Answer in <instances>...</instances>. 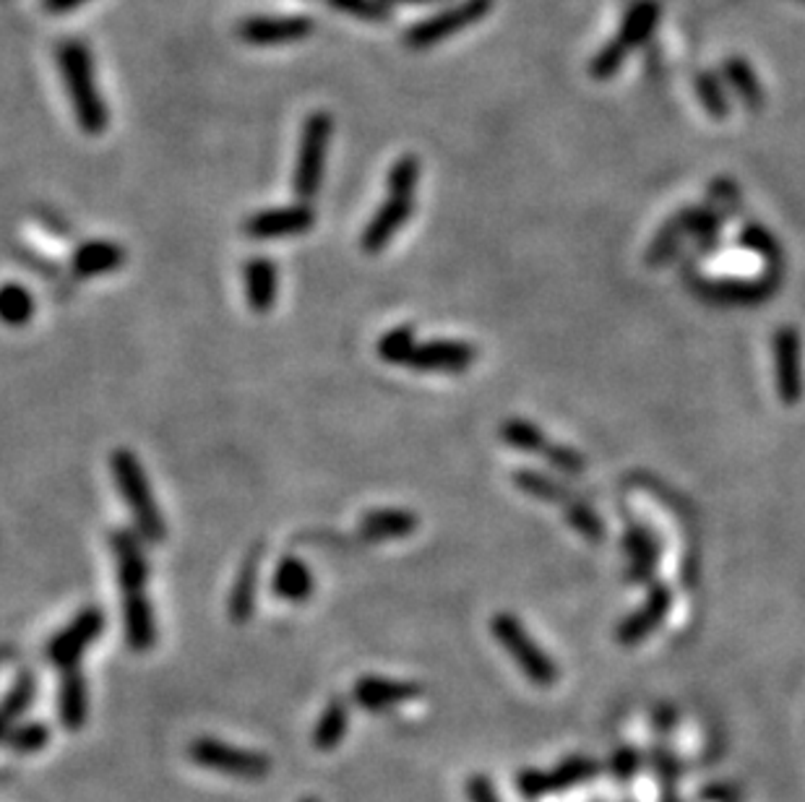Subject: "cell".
<instances>
[{
	"mask_svg": "<svg viewBox=\"0 0 805 802\" xmlns=\"http://www.w3.org/2000/svg\"><path fill=\"white\" fill-rule=\"evenodd\" d=\"M707 204L715 206L722 217H733V214L741 211L743 206V193L737 189L735 180L730 178H717L711 180L709 193H707Z\"/></svg>",
	"mask_w": 805,
	"mask_h": 802,
	"instance_id": "cell-43",
	"label": "cell"
},
{
	"mask_svg": "<svg viewBox=\"0 0 805 802\" xmlns=\"http://www.w3.org/2000/svg\"><path fill=\"white\" fill-rule=\"evenodd\" d=\"M467 800L469 802H501L496 785L488 774H472L467 779Z\"/></svg>",
	"mask_w": 805,
	"mask_h": 802,
	"instance_id": "cell-47",
	"label": "cell"
},
{
	"mask_svg": "<svg viewBox=\"0 0 805 802\" xmlns=\"http://www.w3.org/2000/svg\"><path fill=\"white\" fill-rule=\"evenodd\" d=\"M511 483H514L516 490H522L524 496L542 500V503L563 506L565 500L574 498V493H571L569 485L537 470H516L514 474H511Z\"/></svg>",
	"mask_w": 805,
	"mask_h": 802,
	"instance_id": "cell-31",
	"label": "cell"
},
{
	"mask_svg": "<svg viewBox=\"0 0 805 802\" xmlns=\"http://www.w3.org/2000/svg\"><path fill=\"white\" fill-rule=\"evenodd\" d=\"M625 58H629V56H625V52L618 48V45L608 42L600 52H597L595 58L589 60V76L597 78V82H608V78H613L615 73L623 69Z\"/></svg>",
	"mask_w": 805,
	"mask_h": 802,
	"instance_id": "cell-45",
	"label": "cell"
},
{
	"mask_svg": "<svg viewBox=\"0 0 805 802\" xmlns=\"http://www.w3.org/2000/svg\"><path fill=\"white\" fill-rule=\"evenodd\" d=\"M563 508V517L569 521V526L574 530L578 537H584L591 545H600L605 537H608V530H605V521L600 519V513L589 506V500L584 498H569Z\"/></svg>",
	"mask_w": 805,
	"mask_h": 802,
	"instance_id": "cell-32",
	"label": "cell"
},
{
	"mask_svg": "<svg viewBox=\"0 0 805 802\" xmlns=\"http://www.w3.org/2000/svg\"><path fill=\"white\" fill-rule=\"evenodd\" d=\"M142 534L125 530V526H115L108 534V543L115 558V579L123 594L144 592L151 576L149 555L142 547Z\"/></svg>",
	"mask_w": 805,
	"mask_h": 802,
	"instance_id": "cell-14",
	"label": "cell"
},
{
	"mask_svg": "<svg viewBox=\"0 0 805 802\" xmlns=\"http://www.w3.org/2000/svg\"><path fill=\"white\" fill-rule=\"evenodd\" d=\"M423 162L417 154H402L397 157L389 167V175H386V193H394V196H415L417 183H420Z\"/></svg>",
	"mask_w": 805,
	"mask_h": 802,
	"instance_id": "cell-38",
	"label": "cell"
},
{
	"mask_svg": "<svg viewBox=\"0 0 805 802\" xmlns=\"http://www.w3.org/2000/svg\"><path fill=\"white\" fill-rule=\"evenodd\" d=\"M801 3H805V0H801Z\"/></svg>",
	"mask_w": 805,
	"mask_h": 802,
	"instance_id": "cell-53",
	"label": "cell"
},
{
	"mask_svg": "<svg viewBox=\"0 0 805 802\" xmlns=\"http://www.w3.org/2000/svg\"><path fill=\"white\" fill-rule=\"evenodd\" d=\"M496 9V0H456V3L438 9L428 16L412 22L404 29V45L410 50L423 52L436 48V45L446 42V39L462 35V32L472 29L475 24L485 22L490 16V11Z\"/></svg>",
	"mask_w": 805,
	"mask_h": 802,
	"instance_id": "cell-4",
	"label": "cell"
},
{
	"mask_svg": "<svg viewBox=\"0 0 805 802\" xmlns=\"http://www.w3.org/2000/svg\"><path fill=\"white\" fill-rule=\"evenodd\" d=\"M638 764H642V761H638V753L634 751V748H618L613 755V764L610 766H613V774L618 781H631L636 777Z\"/></svg>",
	"mask_w": 805,
	"mask_h": 802,
	"instance_id": "cell-48",
	"label": "cell"
},
{
	"mask_svg": "<svg viewBox=\"0 0 805 802\" xmlns=\"http://www.w3.org/2000/svg\"><path fill=\"white\" fill-rule=\"evenodd\" d=\"M670 607H673V592H670V586L655 584L649 590L647 599L638 605V610H634L629 618H623L621 623H618L615 641L621 646H636L638 641L651 636V633L662 625Z\"/></svg>",
	"mask_w": 805,
	"mask_h": 802,
	"instance_id": "cell-16",
	"label": "cell"
},
{
	"mask_svg": "<svg viewBox=\"0 0 805 802\" xmlns=\"http://www.w3.org/2000/svg\"><path fill=\"white\" fill-rule=\"evenodd\" d=\"M391 5H423V3H441V0H389Z\"/></svg>",
	"mask_w": 805,
	"mask_h": 802,
	"instance_id": "cell-51",
	"label": "cell"
},
{
	"mask_svg": "<svg viewBox=\"0 0 805 802\" xmlns=\"http://www.w3.org/2000/svg\"><path fill=\"white\" fill-rule=\"evenodd\" d=\"M37 222L42 224L45 230H50L52 235H56V238L69 240V238L73 235L71 224L65 222L63 214H58V211H52V209H39V211H37Z\"/></svg>",
	"mask_w": 805,
	"mask_h": 802,
	"instance_id": "cell-49",
	"label": "cell"
},
{
	"mask_svg": "<svg viewBox=\"0 0 805 802\" xmlns=\"http://www.w3.org/2000/svg\"><path fill=\"white\" fill-rule=\"evenodd\" d=\"M110 472L115 479L118 493L123 503L129 506L136 532L142 534L149 545L164 543L168 537V524H164L162 511H159L155 493H151L149 477H146L142 461L131 449H115L110 453Z\"/></svg>",
	"mask_w": 805,
	"mask_h": 802,
	"instance_id": "cell-2",
	"label": "cell"
},
{
	"mask_svg": "<svg viewBox=\"0 0 805 802\" xmlns=\"http://www.w3.org/2000/svg\"><path fill=\"white\" fill-rule=\"evenodd\" d=\"M350 727V706L347 701L334 696L329 704L324 706L321 717H318L316 727H313V745L318 751H334V748L342 745L344 734H347Z\"/></svg>",
	"mask_w": 805,
	"mask_h": 802,
	"instance_id": "cell-30",
	"label": "cell"
},
{
	"mask_svg": "<svg viewBox=\"0 0 805 802\" xmlns=\"http://www.w3.org/2000/svg\"><path fill=\"white\" fill-rule=\"evenodd\" d=\"M678 219H681L685 235L694 240L698 248H715L717 240H720V227L724 222V217L715 206H685V209L678 211Z\"/></svg>",
	"mask_w": 805,
	"mask_h": 802,
	"instance_id": "cell-29",
	"label": "cell"
},
{
	"mask_svg": "<svg viewBox=\"0 0 805 802\" xmlns=\"http://www.w3.org/2000/svg\"><path fill=\"white\" fill-rule=\"evenodd\" d=\"M56 714L63 730L78 732L89 719V683H86L84 672L69 670L61 672L56 693Z\"/></svg>",
	"mask_w": 805,
	"mask_h": 802,
	"instance_id": "cell-23",
	"label": "cell"
},
{
	"mask_svg": "<svg viewBox=\"0 0 805 802\" xmlns=\"http://www.w3.org/2000/svg\"><path fill=\"white\" fill-rule=\"evenodd\" d=\"M498 438H501L509 449H514L519 453H532V457H545L550 446H553L548 433L527 417L503 420L501 427H498Z\"/></svg>",
	"mask_w": 805,
	"mask_h": 802,
	"instance_id": "cell-28",
	"label": "cell"
},
{
	"mask_svg": "<svg viewBox=\"0 0 805 802\" xmlns=\"http://www.w3.org/2000/svg\"><path fill=\"white\" fill-rule=\"evenodd\" d=\"M37 696V678L32 670H19L16 680L9 688L3 701V730H9L11 725L22 721V717L29 712V706L35 704Z\"/></svg>",
	"mask_w": 805,
	"mask_h": 802,
	"instance_id": "cell-34",
	"label": "cell"
},
{
	"mask_svg": "<svg viewBox=\"0 0 805 802\" xmlns=\"http://www.w3.org/2000/svg\"><path fill=\"white\" fill-rule=\"evenodd\" d=\"M685 238L688 235H685L681 219H678V214H675L673 219H668V222L660 227V232H657L655 240H651L647 256H644V264H647L649 269H660V266L670 264V260L678 256V251H681Z\"/></svg>",
	"mask_w": 805,
	"mask_h": 802,
	"instance_id": "cell-35",
	"label": "cell"
},
{
	"mask_svg": "<svg viewBox=\"0 0 805 802\" xmlns=\"http://www.w3.org/2000/svg\"><path fill=\"white\" fill-rule=\"evenodd\" d=\"M13 256H16L19 264H24L26 269L39 274V277H45V279H56L58 277V266L52 264L50 258L39 256L37 251L26 248V245H13Z\"/></svg>",
	"mask_w": 805,
	"mask_h": 802,
	"instance_id": "cell-46",
	"label": "cell"
},
{
	"mask_svg": "<svg viewBox=\"0 0 805 802\" xmlns=\"http://www.w3.org/2000/svg\"><path fill=\"white\" fill-rule=\"evenodd\" d=\"M50 725L48 721H16L11 725L9 730H3V743L9 748L11 753L19 755H29V753H39L42 748H48L50 743Z\"/></svg>",
	"mask_w": 805,
	"mask_h": 802,
	"instance_id": "cell-33",
	"label": "cell"
},
{
	"mask_svg": "<svg viewBox=\"0 0 805 802\" xmlns=\"http://www.w3.org/2000/svg\"><path fill=\"white\" fill-rule=\"evenodd\" d=\"M326 3L344 16L368 24H386L394 16L389 0H326Z\"/></svg>",
	"mask_w": 805,
	"mask_h": 802,
	"instance_id": "cell-41",
	"label": "cell"
},
{
	"mask_svg": "<svg viewBox=\"0 0 805 802\" xmlns=\"http://www.w3.org/2000/svg\"><path fill=\"white\" fill-rule=\"evenodd\" d=\"M490 633L503 646L505 654L514 659V665L522 670L529 683L540 688H550L558 683L561 672H558L553 657L529 636L527 625L514 612H496L493 620H490Z\"/></svg>",
	"mask_w": 805,
	"mask_h": 802,
	"instance_id": "cell-5",
	"label": "cell"
},
{
	"mask_svg": "<svg viewBox=\"0 0 805 802\" xmlns=\"http://www.w3.org/2000/svg\"><path fill=\"white\" fill-rule=\"evenodd\" d=\"M420 519L407 508H373L365 511L357 532L365 543H389V539H404L417 532Z\"/></svg>",
	"mask_w": 805,
	"mask_h": 802,
	"instance_id": "cell-24",
	"label": "cell"
},
{
	"mask_svg": "<svg viewBox=\"0 0 805 802\" xmlns=\"http://www.w3.org/2000/svg\"><path fill=\"white\" fill-rule=\"evenodd\" d=\"M331 133H334V118H331V112L310 110L305 116L301 125V142H297L295 172H292V193H295L297 200L313 204V198L321 191Z\"/></svg>",
	"mask_w": 805,
	"mask_h": 802,
	"instance_id": "cell-3",
	"label": "cell"
},
{
	"mask_svg": "<svg viewBox=\"0 0 805 802\" xmlns=\"http://www.w3.org/2000/svg\"><path fill=\"white\" fill-rule=\"evenodd\" d=\"M722 78H724V84L730 86V92H733L735 99H741L745 110L758 112L764 107V102H767V95H764V86L761 82H758L754 65H751L745 58H737V56L724 58Z\"/></svg>",
	"mask_w": 805,
	"mask_h": 802,
	"instance_id": "cell-27",
	"label": "cell"
},
{
	"mask_svg": "<svg viewBox=\"0 0 805 802\" xmlns=\"http://www.w3.org/2000/svg\"><path fill=\"white\" fill-rule=\"evenodd\" d=\"M600 771V764L597 761L587 758V755H571L558 764L550 771H542V768H524V771L516 774V792L527 800H540L545 794H553V792H563L571 790V787L584 785V781H591Z\"/></svg>",
	"mask_w": 805,
	"mask_h": 802,
	"instance_id": "cell-10",
	"label": "cell"
},
{
	"mask_svg": "<svg viewBox=\"0 0 805 802\" xmlns=\"http://www.w3.org/2000/svg\"><path fill=\"white\" fill-rule=\"evenodd\" d=\"M316 227V209L308 200H295L288 206H275V209H261L253 211L243 219L241 230L248 240H284V238H297L303 232H308Z\"/></svg>",
	"mask_w": 805,
	"mask_h": 802,
	"instance_id": "cell-11",
	"label": "cell"
},
{
	"mask_svg": "<svg viewBox=\"0 0 805 802\" xmlns=\"http://www.w3.org/2000/svg\"><path fill=\"white\" fill-rule=\"evenodd\" d=\"M56 65L69 95L73 118L86 136H102L110 129V107L99 95L95 58L82 39H63L56 48Z\"/></svg>",
	"mask_w": 805,
	"mask_h": 802,
	"instance_id": "cell-1",
	"label": "cell"
},
{
	"mask_svg": "<svg viewBox=\"0 0 805 802\" xmlns=\"http://www.w3.org/2000/svg\"><path fill=\"white\" fill-rule=\"evenodd\" d=\"M243 292L245 305L253 313L264 316V313L275 311L277 292H279V269L271 258L253 256L243 264Z\"/></svg>",
	"mask_w": 805,
	"mask_h": 802,
	"instance_id": "cell-21",
	"label": "cell"
},
{
	"mask_svg": "<svg viewBox=\"0 0 805 802\" xmlns=\"http://www.w3.org/2000/svg\"><path fill=\"white\" fill-rule=\"evenodd\" d=\"M623 552L629 558V584H647V581L655 579L662 547L649 526L631 521L623 537Z\"/></svg>",
	"mask_w": 805,
	"mask_h": 802,
	"instance_id": "cell-19",
	"label": "cell"
},
{
	"mask_svg": "<svg viewBox=\"0 0 805 802\" xmlns=\"http://www.w3.org/2000/svg\"><path fill=\"white\" fill-rule=\"evenodd\" d=\"M42 3V11L50 13V16H69V13L84 9L89 0H39Z\"/></svg>",
	"mask_w": 805,
	"mask_h": 802,
	"instance_id": "cell-50",
	"label": "cell"
},
{
	"mask_svg": "<svg viewBox=\"0 0 805 802\" xmlns=\"http://www.w3.org/2000/svg\"><path fill=\"white\" fill-rule=\"evenodd\" d=\"M651 766H655L657 779H660L662 802H681L675 792L678 779H681V768H678V761H675L673 751H670V745L657 743L655 748H651Z\"/></svg>",
	"mask_w": 805,
	"mask_h": 802,
	"instance_id": "cell-42",
	"label": "cell"
},
{
	"mask_svg": "<svg viewBox=\"0 0 805 802\" xmlns=\"http://www.w3.org/2000/svg\"><path fill=\"white\" fill-rule=\"evenodd\" d=\"M188 758L196 766L209 768V771H219L228 774V777L248 781L264 779L271 768V761L266 758V753L248 751V748L241 745H230L224 743V740L209 738V734L191 740Z\"/></svg>",
	"mask_w": 805,
	"mask_h": 802,
	"instance_id": "cell-6",
	"label": "cell"
},
{
	"mask_svg": "<svg viewBox=\"0 0 805 802\" xmlns=\"http://www.w3.org/2000/svg\"><path fill=\"white\" fill-rule=\"evenodd\" d=\"M261 558H264V545L256 543L245 552L241 571H237L235 581H232V590L228 597V615L232 623H248L256 612V599H258V579H261Z\"/></svg>",
	"mask_w": 805,
	"mask_h": 802,
	"instance_id": "cell-18",
	"label": "cell"
},
{
	"mask_svg": "<svg viewBox=\"0 0 805 802\" xmlns=\"http://www.w3.org/2000/svg\"><path fill=\"white\" fill-rule=\"evenodd\" d=\"M417 339H415V326L412 324H399L394 329L381 333L378 339L376 352L386 365H407L412 352H415Z\"/></svg>",
	"mask_w": 805,
	"mask_h": 802,
	"instance_id": "cell-36",
	"label": "cell"
},
{
	"mask_svg": "<svg viewBox=\"0 0 805 802\" xmlns=\"http://www.w3.org/2000/svg\"><path fill=\"white\" fill-rule=\"evenodd\" d=\"M477 360V347L464 339H428L417 342L407 367L415 373H443L462 376Z\"/></svg>",
	"mask_w": 805,
	"mask_h": 802,
	"instance_id": "cell-13",
	"label": "cell"
},
{
	"mask_svg": "<svg viewBox=\"0 0 805 802\" xmlns=\"http://www.w3.org/2000/svg\"><path fill=\"white\" fill-rule=\"evenodd\" d=\"M0 313H3L5 326L22 329L35 316V297L24 284L9 282L3 287V295H0Z\"/></svg>",
	"mask_w": 805,
	"mask_h": 802,
	"instance_id": "cell-37",
	"label": "cell"
},
{
	"mask_svg": "<svg viewBox=\"0 0 805 802\" xmlns=\"http://www.w3.org/2000/svg\"><path fill=\"white\" fill-rule=\"evenodd\" d=\"M780 274H764L761 279H694L691 290L702 303L717 307H756L774 295Z\"/></svg>",
	"mask_w": 805,
	"mask_h": 802,
	"instance_id": "cell-9",
	"label": "cell"
},
{
	"mask_svg": "<svg viewBox=\"0 0 805 802\" xmlns=\"http://www.w3.org/2000/svg\"><path fill=\"white\" fill-rule=\"evenodd\" d=\"M303 802H318V800H316V798H305Z\"/></svg>",
	"mask_w": 805,
	"mask_h": 802,
	"instance_id": "cell-52",
	"label": "cell"
},
{
	"mask_svg": "<svg viewBox=\"0 0 805 802\" xmlns=\"http://www.w3.org/2000/svg\"><path fill=\"white\" fill-rule=\"evenodd\" d=\"M125 260H129V253L118 243H112V240H84V243H78L73 248L69 266L73 277L92 279L123 269Z\"/></svg>",
	"mask_w": 805,
	"mask_h": 802,
	"instance_id": "cell-22",
	"label": "cell"
},
{
	"mask_svg": "<svg viewBox=\"0 0 805 802\" xmlns=\"http://www.w3.org/2000/svg\"><path fill=\"white\" fill-rule=\"evenodd\" d=\"M123 639L131 652L146 654L157 644V618L146 592L123 594Z\"/></svg>",
	"mask_w": 805,
	"mask_h": 802,
	"instance_id": "cell-20",
	"label": "cell"
},
{
	"mask_svg": "<svg viewBox=\"0 0 805 802\" xmlns=\"http://www.w3.org/2000/svg\"><path fill=\"white\" fill-rule=\"evenodd\" d=\"M774 352V386L777 397L784 406L801 404L805 380H803V339L795 326H782L771 339Z\"/></svg>",
	"mask_w": 805,
	"mask_h": 802,
	"instance_id": "cell-12",
	"label": "cell"
},
{
	"mask_svg": "<svg viewBox=\"0 0 805 802\" xmlns=\"http://www.w3.org/2000/svg\"><path fill=\"white\" fill-rule=\"evenodd\" d=\"M108 618L99 607H84L82 612L73 615L69 625H63L45 646V659L50 661L56 670L69 672L76 670L78 661L84 659L86 649H89L95 641L102 636Z\"/></svg>",
	"mask_w": 805,
	"mask_h": 802,
	"instance_id": "cell-7",
	"label": "cell"
},
{
	"mask_svg": "<svg viewBox=\"0 0 805 802\" xmlns=\"http://www.w3.org/2000/svg\"><path fill=\"white\" fill-rule=\"evenodd\" d=\"M660 3L657 0H634L629 5L621 19V26H618V35L610 39V42L618 45L625 56L642 48L647 39L655 35L657 24H660Z\"/></svg>",
	"mask_w": 805,
	"mask_h": 802,
	"instance_id": "cell-25",
	"label": "cell"
},
{
	"mask_svg": "<svg viewBox=\"0 0 805 802\" xmlns=\"http://www.w3.org/2000/svg\"><path fill=\"white\" fill-rule=\"evenodd\" d=\"M316 32V19L308 13H253L237 22L235 35L251 48H277L308 39Z\"/></svg>",
	"mask_w": 805,
	"mask_h": 802,
	"instance_id": "cell-8",
	"label": "cell"
},
{
	"mask_svg": "<svg viewBox=\"0 0 805 802\" xmlns=\"http://www.w3.org/2000/svg\"><path fill=\"white\" fill-rule=\"evenodd\" d=\"M423 696V688L410 680L381 678V675H363L352 685V701L365 712H386V708L407 704Z\"/></svg>",
	"mask_w": 805,
	"mask_h": 802,
	"instance_id": "cell-17",
	"label": "cell"
},
{
	"mask_svg": "<svg viewBox=\"0 0 805 802\" xmlns=\"http://www.w3.org/2000/svg\"><path fill=\"white\" fill-rule=\"evenodd\" d=\"M412 211H415V196H394V193H389L376 214L368 219V224H365L361 248L368 256H378L394 240L397 232L410 222Z\"/></svg>",
	"mask_w": 805,
	"mask_h": 802,
	"instance_id": "cell-15",
	"label": "cell"
},
{
	"mask_svg": "<svg viewBox=\"0 0 805 802\" xmlns=\"http://www.w3.org/2000/svg\"><path fill=\"white\" fill-rule=\"evenodd\" d=\"M545 459H548V464L553 466L556 472L565 474V477H582V474L587 472V459H584L578 451L571 449V446L556 443V440L548 449V453H545Z\"/></svg>",
	"mask_w": 805,
	"mask_h": 802,
	"instance_id": "cell-44",
	"label": "cell"
},
{
	"mask_svg": "<svg viewBox=\"0 0 805 802\" xmlns=\"http://www.w3.org/2000/svg\"><path fill=\"white\" fill-rule=\"evenodd\" d=\"M696 97L702 102L704 112L711 120H724L730 118V99H728V89H724L722 78L715 76V73L702 71L696 76Z\"/></svg>",
	"mask_w": 805,
	"mask_h": 802,
	"instance_id": "cell-39",
	"label": "cell"
},
{
	"mask_svg": "<svg viewBox=\"0 0 805 802\" xmlns=\"http://www.w3.org/2000/svg\"><path fill=\"white\" fill-rule=\"evenodd\" d=\"M741 245L745 251L756 253L758 258L767 260L771 269H777V266L782 264L784 253H782L780 240L771 235V232L764 224H756V222L745 224L741 230Z\"/></svg>",
	"mask_w": 805,
	"mask_h": 802,
	"instance_id": "cell-40",
	"label": "cell"
},
{
	"mask_svg": "<svg viewBox=\"0 0 805 802\" xmlns=\"http://www.w3.org/2000/svg\"><path fill=\"white\" fill-rule=\"evenodd\" d=\"M313 586H316V581H313L310 568L303 558H297V555H284V558L277 560L275 576H271V594H275L277 599L305 602L310 599Z\"/></svg>",
	"mask_w": 805,
	"mask_h": 802,
	"instance_id": "cell-26",
	"label": "cell"
}]
</instances>
